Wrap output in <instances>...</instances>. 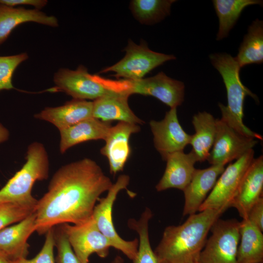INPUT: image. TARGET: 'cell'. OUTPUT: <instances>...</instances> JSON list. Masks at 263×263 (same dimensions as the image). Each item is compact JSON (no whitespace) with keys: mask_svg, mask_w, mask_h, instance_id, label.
I'll list each match as a JSON object with an SVG mask.
<instances>
[{"mask_svg":"<svg viewBox=\"0 0 263 263\" xmlns=\"http://www.w3.org/2000/svg\"><path fill=\"white\" fill-rule=\"evenodd\" d=\"M246 219L263 231V198H260L251 208Z\"/></svg>","mask_w":263,"mask_h":263,"instance_id":"cell-33","label":"cell"},{"mask_svg":"<svg viewBox=\"0 0 263 263\" xmlns=\"http://www.w3.org/2000/svg\"><path fill=\"white\" fill-rule=\"evenodd\" d=\"M214 8L219 20L216 40L226 38L234 27L243 10L252 5H263L261 0H213Z\"/></svg>","mask_w":263,"mask_h":263,"instance_id":"cell-26","label":"cell"},{"mask_svg":"<svg viewBox=\"0 0 263 263\" xmlns=\"http://www.w3.org/2000/svg\"><path fill=\"white\" fill-rule=\"evenodd\" d=\"M111 127L110 122L92 117L60 130V152L63 154L72 147L85 141L105 140Z\"/></svg>","mask_w":263,"mask_h":263,"instance_id":"cell-21","label":"cell"},{"mask_svg":"<svg viewBox=\"0 0 263 263\" xmlns=\"http://www.w3.org/2000/svg\"><path fill=\"white\" fill-rule=\"evenodd\" d=\"M26 162L21 169L0 189V200L16 202H35L32 195L37 181L48 178L49 161L44 145L39 142L31 143L27 148Z\"/></svg>","mask_w":263,"mask_h":263,"instance_id":"cell-4","label":"cell"},{"mask_svg":"<svg viewBox=\"0 0 263 263\" xmlns=\"http://www.w3.org/2000/svg\"><path fill=\"white\" fill-rule=\"evenodd\" d=\"M27 22H35L53 27L58 25L56 17L48 16L39 10L13 7L0 4V46L13 29Z\"/></svg>","mask_w":263,"mask_h":263,"instance_id":"cell-22","label":"cell"},{"mask_svg":"<svg viewBox=\"0 0 263 263\" xmlns=\"http://www.w3.org/2000/svg\"><path fill=\"white\" fill-rule=\"evenodd\" d=\"M247 219L240 222V244L238 245L237 261L239 263H262L263 234Z\"/></svg>","mask_w":263,"mask_h":263,"instance_id":"cell-24","label":"cell"},{"mask_svg":"<svg viewBox=\"0 0 263 263\" xmlns=\"http://www.w3.org/2000/svg\"><path fill=\"white\" fill-rule=\"evenodd\" d=\"M45 239L40 251L33 258H21L10 261V263H55L54 251L55 247L54 227L45 234Z\"/></svg>","mask_w":263,"mask_h":263,"instance_id":"cell-32","label":"cell"},{"mask_svg":"<svg viewBox=\"0 0 263 263\" xmlns=\"http://www.w3.org/2000/svg\"><path fill=\"white\" fill-rule=\"evenodd\" d=\"M54 89L76 99L94 101L114 90L113 87L104 84L97 76L91 75L82 65L75 70L59 69L54 75Z\"/></svg>","mask_w":263,"mask_h":263,"instance_id":"cell-9","label":"cell"},{"mask_svg":"<svg viewBox=\"0 0 263 263\" xmlns=\"http://www.w3.org/2000/svg\"><path fill=\"white\" fill-rule=\"evenodd\" d=\"M28 58V56L26 53L9 56H0V91L14 88L12 83V77L14 71L21 63Z\"/></svg>","mask_w":263,"mask_h":263,"instance_id":"cell-30","label":"cell"},{"mask_svg":"<svg viewBox=\"0 0 263 263\" xmlns=\"http://www.w3.org/2000/svg\"><path fill=\"white\" fill-rule=\"evenodd\" d=\"M35 202H16L0 200V230L21 221L36 211Z\"/></svg>","mask_w":263,"mask_h":263,"instance_id":"cell-29","label":"cell"},{"mask_svg":"<svg viewBox=\"0 0 263 263\" xmlns=\"http://www.w3.org/2000/svg\"><path fill=\"white\" fill-rule=\"evenodd\" d=\"M10 259L0 249V263H10Z\"/></svg>","mask_w":263,"mask_h":263,"instance_id":"cell-36","label":"cell"},{"mask_svg":"<svg viewBox=\"0 0 263 263\" xmlns=\"http://www.w3.org/2000/svg\"><path fill=\"white\" fill-rule=\"evenodd\" d=\"M130 95L125 91L115 89L111 93L93 101V116L103 121L118 120L135 124L144 121L131 109L128 104Z\"/></svg>","mask_w":263,"mask_h":263,"instance_id":"cell-18","label":"cell"},{"mask_svg":"<svg viewBox=\"0 0 263 263\" xmlns=\"http://www.w3.org/2000/svg\"><path fill=\"white\" fill-rule=\"evenodd\" d=\"M149 124L153 136L154 147L164 160L170 153L183 151L189 144L191 135L186 132L181 126L177 108H170L162 120H151Z\"/></svg>","mask_w":263,"mask_h":263,"instance_id":"cell-13","label":"cell"},{"mask_svg":"<svg viewBox=\"0 0 263 263\" xmlns=\"http://www.w3.org/2000/svg\"><path fill=\"white\" fill-rule=\"evenodd\" d=\"M9 136V133L7 129L0 124V143L6 141Z\"/></svg>","mask_w":263,"mask_h":263,"instance_id":"cell-35","label":"cell"},{"mask_svg":"<svg viewBox=\"0 0 263 263\" xmlns=\"http://www.w3.org/2000/svg\"><path fill=\"white\" fill-rule=\"evenodd\" d=\"M258 140L245 136L226 121L216 119V132L207 161L211 165L225 166L253 149Z\"/></svg>","mask_w":263,"mask_h":263,"instance_id":"cell-11","label":"cell"},{"mask_svg":"<svg viewBox=\"0 0 263 263\" xmlns=\"http://www.w3.org/2000/svg\"><path fill=\"white\" fill-rule=\"evenodd\" d=\"M224 212L206 209L182 225L167 226L154 251L158 263H198L212 225Z\"/></svg>","mask_w":263,"mask_h":263,"instance_id":"cell-2","label":"cell"},{"mask_svg":"<svg viewBox=\"0 0 263 263\" xmlns=\"http://www.w3.org/2000/svg\"><path fill=\"white\" fill-rule=\"evenodd\" d=\"M254 151L251 149L225 169L213 188L198 211L206 209H222L225 211L231 207L242 178L252 161Z\"/></svg>","mask_w":263,"mask_h":263,"instance_id":"cell-8","label":"cell"},{"mask_svg":"<svg viewBox=\"0 0 263 263\" xmlns=\"http://www.w3.org/2000/svg\"><path fill=\"white\" fill-rule=\"evenodd\" d=\"M46 0H0V4L15 7L16 6L32 5L35 9L39 10L47 4Z\"/></svg>","mask_w":263,"mask_h":263,"instance_id":"cell-34","label":"cell"},{"mask_svg":"<svg viewBox=\"0 0 263 263\" xmlns=\"http://www.w3.org/2000/svg\"><path fill=\"white\" fill-rule=\"evenodd\" d=\"M113 184L90 158L61 167L51 178L47 191L38 200L36 231L43 235L63 224L85 223L92 217L100 196Z\"/></svg>","mask_w":263,"mask_h":263,"instance_id":"cell-1","label":"cell"},{"mask_svg":"<svg viewBox=\"0 0 263 263\" xmlns=\"http://www.w3.org/2000/svg\"><path fill=\"white\" fill-rule=\"evenodd\" d=\"M224 169L225 166L221 165L195 169L190 181L183 191L185 197L184 216L192 215L198 211Z\"/></svg>","mask_w":263,"mask_h":263,"instance_id":"cell-16","label":"cell"},{"mask_svg":"<svg viewBox=\"0 0 263 263\" xmlns=\"http://www.w3.org/2000/svg\"><path fill=\"white\" fill-rule=\"evenodd\" d=\"M174 0H132L129 8L134 18L142 24L152 25L170 13Z\"/></svg>","mask_w":263,"mask_h":263,"instance_id":"cell-27","label":"cell"},{"mask_svg":"<svg viewBox=\"0 0 263 263\" xmlns=\"http://www.w3.org/2000/svg\"><path fill=\"white\" fill-rule=\"evenodd\" d=\"M34 116L51 123L60 131L93 117V101L73 99L60 106L46 107Z\"/></svg>","mask_w":263,"mask_h":263,"instance_id":"cell-20","label":"cell"},{"mask_svg":"<svg viewBox=\"0 0 263 263\" xmlns=\"http://www.w3.org/2000/svg\"><path fill=\"white\" fill-rule=\"evenodd\" d=\"M152 216L151 210L146 207L139 220L131 218L128 221V226L139 235L137 252L132 263H158L149 240V223Z\"/></svg>","mask_w":263,"mask_h":263,"instance_id":"cell-28","label":"cell"},{"mask_svg":"<svg viewBox=\"0 0 263 263\" xmlns=\"http://www.w3.org/2000/svg\"><path fill=\"white\" fill-rule=\"evenodd\" d=\"M119 89L125 91L129 94H139L155 97L170 108H177L184 100L185 84L160 72L147 78L122 82Z\"/></svg>","mask_w":263,"mask_h":263,"instance_id":"cell-12","label":"cell"},{"mask_svg":"<svg viewBox=\"0 0 263 263\" xmlns=\"http://www.w3.org/2000/svg\"></svg>","mask_w":263,"mask_h":263,"instance_id":"cell-38","label":"cell"},{"mask_svg":"<svg viewBox=\"0 0 263 263\" xmlns=\"http://www.w3.org/2000/svg\"><path fill=\"white\" fill-rule=\"evenodd\" d=\"M263 156L254 158L242 178L231 207H235L243 219L263 196Z\"/></svg>","mask_w":263,"mask_h":263,"instance_id":"cell-15","label":"cell"},{"mask_svg":"<svg viewBox=\"0 0 263 263\" xmlns=\"http://www.w3.org/2000/svg\"><path fill=\"white\" fill-rule=\"evenodd\" d=\"M166 167L164 173L155 186L157 191L174 188L183 191L190 181L196 169L197 160L191 151H184L169 154L165 158Z\"/></svg>","mask_w":263,"mask_h":263,"instance_id":"cell-17","label":"cell"},{"mask_svg":"<svg viewBox=\"0 0 263 263\" xmlns=\"http://www.w3.org/2000/svg\"><path fill=\"white\" fill-rule=\"evenodd\" d=\"M240 222L236 219H218L212 225L211 235L201 251L198 263H237Z\"/></svg>","mask_w":263,"mask_h":263,"instance_id":"cell-7","label":"cell"},{"mask_svg":"<svg viewBox=\"0 0 263 263\" xmlns=\"http://www.w3.org/2000/svg\"><path fill=\"white\" fill-rule=\"evenodd\" d=\"M130 177L128 175L119 176L108 191L106 196L99 198L94 209L92 217L101 232L109 240L112 246L122 252L132 261L135 258L138 246L137 238L132 241L123 239L117 233L113 221V207L118 193L127 189Z\"/></svg>","mask_w":263,"mask_h":263,"instance_id":"cell-6","label":"cell"},{"mask_svg":"<svg viewBox=\"0 0 263 263\" xmlns=\"http://www.w3.org/2000/svg\"><path fill=\"white\" fill-rule=\"evenodd\" d=\"M54 237L57 249L56 263H81L59 225L54 227Z\"/></svg>","mask_w":263,"mask_h":263,"instance_id":"cell-31","label":"cell"},{"mask_svg":"<svg viewBox=\"0 0 263 263\" xmlns=\"http://www.w3.org/2000/svg\"><path fill=\"white\" fill-rule=\"evenodd\" d=\"M111 263H124V260L121 256H116Z\"/></svg>","mask_w":263,"mask_h":263,"instance_id":"cell-37","label":"cell"},{"mask_svg":"<svg viewBox=\"0 0 263 263\" xmlns=\"http://www.w3.org/2000/svg\"><path fill=\"white\" fill-rule=\"evenodd\" d=\"M212 66L221 75L225 87L227 94L226 106L219 103L222 119L242 134L262 140L261 135L251 131L243 121L244 103L246 96L258 101L257 96L244 86L240 79L241 68L235 57L226 53H215L209 55Z\"/></svg>","mask_w":263,"mask_h":263,"instance_id":"cell-3","label":"cell"},{"mask_svg":"<svg viewBox=\"0 0 263 263\" xmlns=\"http://www.w3.org/2000/svg\"><path fill=\"white\" fill-rule=\"evenodd\" d=\"M140 129L137 124L124 122L111 127L100 153L107 158L112 174L115 175L123 169L131 153L130 136Z\"/></svg>","mask_w":263,"mask_h":263,"instance_id":"cell-14","label":"cell"},{"mask_svg":"<svg viewBox=\"0 0 263 263\" xmlns=\"http://www.w3.org/2000/svg\"><path fill=\"white\" fill-rule=\"evenodd\" d=\"M240 68L263 62V21L258 19L248 26L235 57Z\"/></svg>","mask_w":263,"mask_h":263,"instance_id":"cell-25","label":"cell"},{"mask_svg":"<svg viewBox=\"0 0 263 263\" xmlns=\"http://www.w3.org/2000/svg\"><path fill=\"white\" fill-rule=\"evenodd\" d=\"M36 213L31 214L16 224L0 230V249L10 261L27 258L28 239L36 231Z\"/></svg>","mask_w":263,"mask_h":263,"instance_id":"cell-19","label":"cell"},{"mask_svg":"<svg viewBox=\"0 0 263 263\" xmlns=\"http://www.w3.org/2000/svg\"><path fill=\"white\" fill-rule=\"evenodd\" d=\"M124 56L115 64L105 68L101 73L113 72L117 78L134 81L144 77L165 62L176 59L175 56L154 52L145 41L138 44L129 40L124 49Z\"/></svg>","mask_w":263,"mask_h":263,"instance_id":"cell-5","label":"cell"},{"mask_svg":"<svg viewBox=\"0 0 263 263\" xmlns=\"http://www.w3.org/2000/svg\"><path fill=\"white\" fill-rule=\"evenodd\" d=\"M59 226L81 263H89V258L94 253L101 258L108 256L112 244L99 230L92 216L81 224Z\"/></svg>","mask_w":263,"mask_h":263,"instance_id":"cell-10","label":"cell"},{"mask_svg":"<svg viewBox=\"0 0 263 263\" xmlns=\"http://www.w3.org/2000/svg\"><path fill=\"white\" fill-rule=\"evenodd\" d=\"M192 123L195 133L191 135L189 143L192 148L191 151L197 162H203L207 160L214 141L216 119L208 112H199L193 115Z\"/></svg>","mask_w":263,"mask_h":263,"instance_id":"cell-23","label":"cell"}]
</instances>
